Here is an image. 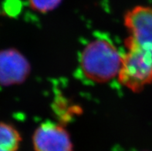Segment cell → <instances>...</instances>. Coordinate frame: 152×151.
Instances as JSON below:
<instances>
[{"instance_id":"cell-3","label":"cell","mask_w":152,"mask_h":151,"mask_svg":"<svg viewBox=\"0 0 152 151\" xmlns=\"http://www.w3.org/2000/svg\"><path fill=\"white\" fill-rule=\"evenodd\" d=\"M124 24L129 36L125 46H137L152 50V8L137 6L129 9L124 17Z\"/></svg>"},{"instance_id":"cell-2","label":"cell","mask_w":152,"mask_h":151,"mask_svg":"<svg viewBox=\"0 0 152 151\" xmlns=\"http://www.w3.org/2000/svg\"><path fill=\"white\" fill-rule=\"evenodd\" d=\"M125 47L127 52L123 55L118 80L132 92L139 93L152 83V50Z\"/></svg>"},{"instance_id":"cell-5","label":"cell","mask_w":152,"mask_h":151,"mask_svg":"<svg viewBox=\"0 0 152 151\" xmlns=\"http://www.w3.org/2000/svg\"><path fill=\"white\" fill-rule=\"evenodd\" d=\"M30 65L26 58L15 49L0 51V85L20 84L29 77Z\"/></svg>"},{"instance_id":"cell-6","label":"cell","mask_w":152,"mask_h":151,"mask_svg":"<svg viewBox=\"0 0 152 151\" xmlns=\"http://www.w3.org/2000/svg\"><path fill=\"white\" fill-rule=\"evenodd\" d=\"M21 140V135L14 126L0 123V151H17Z\"/></svg>"},{"instance_id":"cell-4","label":"cell","mask_w":152,"mask_h":151,"mask_svg":"<svg viewBox=\"0 0 152 151\" xmlns=\"http://www.w3.org/2000/svg\"><path fill=\"white\" fill-rule=\"evenodd\" d=\"M35 151H73V145L65 127L53 121H45L33 136Z\"/></svg>"},{"instance_id":"cell-7","label":"cell","mask_w":152,"mask_h":151,"mask_svg":"<svg viewBox=\"0 0 152 151\" xmlns=\"http://www.w3.org/2000/svg\"><path fill=\"white\" fill-rule=\"evenodd\" d=\"M29 2L33 9L46 13L57 8L62 0H29Z\"/></svg>"},{"instance_id":"cell-1","label":"cell","mask_w":152,"mask_h":151,"mask_svg":"<svg viewBox=\"0 0 152 151\" xmlns=\"http://www.w3.org/2000/svg\"><path fill=\"white\" fill-rule=\"evenodd\" d=\"M123 55L110 40L96 39L89 42L81 53V70L92 82H108L118 77Z\"/></svg>"}]
</instances>
